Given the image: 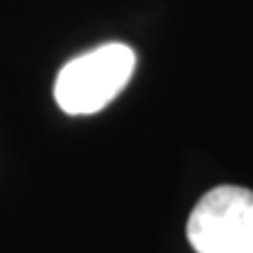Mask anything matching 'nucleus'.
Returning a JSON list of instances; mask_svg holds the SVG:
<instances>
[{"label":"nucleus","mask_w":253,"mask_h":253,"mask_svg":"<svg viewBox=\"0 0 253 253\" xmlns=\"http://www.w3.org/2000/svg\"><path fill=\"white\" fill-rule=\"evenodd\" d=\"M136 54L122 42L101 45L63 66L54 82V99L68 115H91L106 108L126 87Z\"/></svg>","instance_id":"f257e3e1"},{"label":"nucleus","mask_w":253,"mask_h":253,"mask_svg":"<svg viewBox=\"0 0 253 253\" xmlns=\"http://www.w3.org/2000/svg\"><path fill=\"white\" fill-rule=\"evenodd\" d=\"M188 242L197 253H253V190H209L188 218Z\"/></svg>","instance_id":"f03ea898"}]
</instances>
